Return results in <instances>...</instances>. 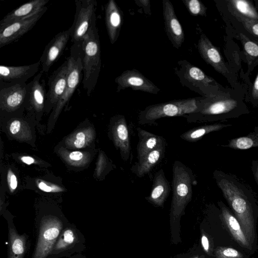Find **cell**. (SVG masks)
I'll list each match as a JSON object with an SVG mask.
<instances>
[{
  "instance_id": "obj_1",
  "label": "cell",
  "mask_w": 258,
  "mask_h": 258,
  "mask_svg": "<svg viewBox=\"0 0 258 258\" xmlns=\"http://www.w3.org/2000/svg\"><path fill=\"white\" fill-rule=\"evenodd\" d=\"M213 177L253 246L256 243L258 205L254 192L235 175L215 170Z\"/></svg>"
},
{
  "instance_id": "obj_2",
  "label": "cell",
  "mask_w": 258,
  "mask_h": 258,
  "mask_svg": "<svg viewBox=\"0 0 258 258\" xmlns=\"http://www.w3.org/2000/svg\"><path fill=\"white\" fill-rule=\"evenodd\" d=\"M197 183L191 169L181 161L175 160L172 166V197L169 213L171 240L173 244L181 242L180 219L191 201L193 186Z\"/></svg>"
},
{
  "instance_id": "obj_3",
  "label": "cell",
  "mask_w": 258,
  "mask_h": 258,
  "mask_svg": "<svg viewBox=\"0 0 258 258\" xmlns=\"http://www.w3.org/2000/svg\"><path fill=\"white\" fill-rule=\"evenodd\" d=\"M94 24L77 47L83 65V88L90 96L94 90L101 71V47L98 29Z\"/></svg>"
},
{
  "instance_id": "obj_4",
  "label": "cell",
  "mask_w": 258,
  "mask_h": 258,
  "mask_svg": "<svg viewBox=\"0 0 258 258\" xmlns=\"http://www.w3.org/2000/svg\"><path fill=\"white\" fill-rule=\"evenodd\" d=\"M69 224L59 212H41L35 219L36 240L31 258H48L59 234Z\"/></svg>"
},
{
  "instance_id": "obj_5",
  "label": "cell",
  "mask_w": 258,
  "mask_h": 258,
  "mask_svg": "<svg viewBox=\"0 0 258 258\" xmlns=\"http://www.w3.org/2000/svg\"><path fill=\"white\" fill-rule=\"evenodd\" d=\"M238 101L218 94L202 97L197 110L185 117L189 122L214 121L238 117L243 113Z\"/></svg>"
},
{
  "instance_id": "obj_6",
  "label": "cell",
  "mask_w": 258,
  "mask_h": 258,
  "mask_svg": "<svg viewBox=\"0 0 258 258\" xmlns=\"http://www.w3.org/2000/svg\"><path fill=\"white\" fill-rule=\"evenodd\" d=\"M202 97L174 100L150 105L141 111L138 115L140 124H154L156 120L163 117L186 116L195 112Z\"/></svg>"
},
{
  "instance_id": "obj_7",
  "label": "cell",
  "mask_w": 258,
  "mask_h": 258,
  "mask_svg": "<svg viewBox=\"0 0 258 258\" xmlns=\"http://www.w3.org/2000/svg\"><path fill=\"white\" fill-rule=\"evenodd\" d=\"M174 71L182 86L200 94L203 97L217 94L218 84L215 80L187 60H179Z\"/></svg>"
},
{
  "instance_id": "obj_8",
  "label": "cell",
  "mask_w": 258,
  "mask_h": 258,
  "mask_svg": "<svg viewBox=\"0 0 258 258\" xmlns=\"http://www.w3.org/2000/svg\"><path fill=\"white\" fill-rule=\"evenodd\" d=\"M76 13L74 22L69 28L72 46L78 47L91 27L96 23L95 0H75Z\"/></svg>"
},
{
  "instance_id": "obj_9",
  "label": "cell",
  "mask_w": 258,
  "mask_h": 258,
  "mask_svg": "<svg viewBox=\"0 0 258 258\" xmlns=\"http://www.w3.org/2000/svg\"><path fill=\"white\" fill-rule=\"evenodd\" d=\"M86 248L84 235L75 224L70 223L59 234L48 258L69 257Z\"/></svg>"
},
{
  "instance_id": "obj_10",
  "label": "cell",
  "mask_w": 258,
  "mask_h": 258,
  "mask_svg": "<svg viewBox=\"0 0 258 258\" xmlns=\"http://www.w3.org/2000/svg\"><path fill=\"white\" fill-rule=\"evenodd\" d=\"M114 81L117 85V92L128 88L153 94L161 92L156 85L136 69L123 72Z\"/></svg>"
},
{
  "instance_id": "obj_11",
  "label": "cell",
  "mask_w": 258,
  "mask_h": 258,
  "mask_svg": "<svg viewBox=\"0 0 258 258\" xmlns=\"http://www.w3.org/2000/svg\"><path fill=\"white\" fill-rule=\"evenodd\" d=\"M47 10L46 6L37 14L0 28V48L16 41L29 31Z\"/></svg>"
},
{
  "instance_id": "obj_12",
  "label": "cell",
  "mask_w": 258,
  "mask_h": 258,
  "mask_svg": "<svg viewBox=\"0 0 258 258\" xmlns=\"http://www.w3.org/2000/svg\"><path fill=\"white\" fill-rule=\"evenodd\" d=\"M40 62L22 66H0V89L26 83L38 71Z\"/></svg>"
},
{
  "instance_id": "obj_13",
  "label": "cell",
  "mask_w": 258,
  "mask_h": 258,
  "mask_svg": "<svg viewBox=\"0 0 258 258\" xmlns=\"http://www.w3.org/2000/svg\"><path fill=\"white\" fill-rule=\"evenodd\" d=\"M71 38L69 29L60 32L47 44L39 60L41 71L47 73L51 67L62 54Z\"/></svg>"
},
{
  "instance_id": "obj_14",
  "label": "cell",
  "mask_w": 258,
  "mask_h": 258,
  "mask_svg": "<svg viewBox=\"0 0 258 258\" xmlns=\"http://www.w3.org/2000/svg\"><path fill=\"white\" fill-rule=\"evenodd\" d=\"M8 228L7 258H25L30 248L29 235L19 234L12 216H6Z\"/></svg>"
},
{
  "instance_id": "obj_15",
  "label": "cell",
  "mask_w": 258,
  "mask_h": 258,
  "mask_svg": "<svg viewBox=\"0 0 258 258\" xmlns=\"http://www.w3.org/2000/svg\"><path fill=\"white\" fill-rule=\"evenodd\" d=\"M163 15L165 31L173 46L179 49L184 41V34L176 17L174 7L169 0H163Z\"/></svg>"
},
{
  "instance_id": "obj_16",
  "label": "cell",
  "mask_w": 258,
  "mask_h": 258,
  "mask_svg": "<svg viewBox=\"0 0 258 258\" xmlns=\"http://www.w3.org/2000/svg\"><path fill=\"white\" fill-rule=\"evenodd\" d=\"M198 49L202 58L217 72L224 76L228 74L229 71L222 56L204 33L201 35L198 41Z\"/></svg>"
},
{
  "instance_id": "obj_17",
  "label": "cell",
  "mask_w": 258,
  "mask_h": 258,
  "mask_svg": "<svg viewBox=\"0 0 258 258\" xmlns=\"http://www.w3.org/2000/svg\"><path fill=\"white\" fill-rule=\"evenodd\" d=\"M68 74V60L53 72L48 80V91L45 104L56 103L62 96L66 87Z\"/></svg>"
},
{
  "instance_id": "obj_18",
  "label": "cell",
  "mask_w": 258,
  "mask_h": 258,
  "mask_svg": "<svg viewBox=\"0 0 258 258\" xmlns=\"http://www.w3.org/2000/svg\"><path fill=\"white\" fill-rule=\"evenodd\" d=\"M220 216L233 238L243 248L251 250L253 246L244 233L241 226L235 215L222 201L218 202Z\"/></svg>"
},
{
  "instance_id": "obj_19",
  "label": "cell",
  "mask_w": 258,
  "mask_h": 258,
  "mask_svg": "<svg viewBox=\"0 0 258 258\" xmlns=\"http://www.w3.org/2000/svg\"><path fill=\"white\" fill-rule=\"evenodd\" d=\"M30 84H19L0 89V103L2 107L14 109L26 103Z\"/></svg>"
},
{
  "instance_id": "obj_20",
  "label": "cell",
  "mask_w": 258,
  "mask_h": 258,
  "mask_svg": "<svg viewBox=\"0 0 258 258\" xmlns=\"http://www.w3.org/2000/svg\"><path fill=\"white\" fill-rule=\"evenodd\" d=\"M115 146L118 148L121 158L127 161L132 151L127 122L124 116L118 115L114 119L112 129Z\"/></svg>"
},
{
  "instance_id": "obj_21",
  "label": "cell",
  "mask_w": 258,
  "mask_h": 258,
  "mask_svg": "<svg viewBox=\"0 0 258 258\" xmlns=\"http://www.w3.org/2000/svg\"><path fill=\"white\" fill-rule=\"evenodd\" d=\"M170 191V183L166 178L164 170L160 169L154 175L150 193L145 199L154 207L162 208Z\"/></svg>"
},
{
  "instance_id": "obj_22",
  "label": "cell",
  "mask_w": 258,
  "mask_h": 258,
  "mask_svg": "<svg viewBox=\"0 0 258 258\" xmlns=\"http://www.w3.org/2000/svg\"><path fill=\"white\" fill-rule=\"evenodd\" d=\"M49 0H34L24 4L6 15L0 21V28L32 16L46 7Z\"/></svg>"
},
{
  "instance_id": "obj_23",
  "label": "cell",
  "mask_w": 258,
  "mask_h": 258,
  "mask_svg": "<svg viewBox=\"0 0 258 258\" xmlns=\"http://www.w3.org/2000/svg\"><path fill=\"white\" fill-rule=\"evenodd\" d=\"M105 20L110 43L113 44L117 40L122 23L121 11L114 0H110L105 9Z\"/></svg>"
},
{
  "instance_id": "obj_24",
  "label": "cell",
  "mask_w": 258,
  "mask_h": 258,
  "mask_svg": "<svg viewBox=\"0 0 258 258\" xmlns=\"http://www.w3.org/2000/svg\"><path fill=\"white\" fill-rule=\"evenodd\" d=\"M166 145L159 147L136 162L131 168V172L140 178L149 173L164 157Z\"/></svg>"
},
{
  "instance_id": "obj_25",
  "label": "cell",
  "mask_w": 258,
  "mask_h": 258,
  "mask_svg": "<svg viewBox=\"0 0 258 258\" xmlns=\"http://www.w3.org/2000/svg\"><path fill=\"white\" fill-rule=\"evenodd\" d=\"M139 138L137 146L138 160L159 147L166 143L165 139L162 136L143 130L139 127L136 128Z\"/></svg>"
},
{
  "instance_id": "obj_26",
  "label": "cell",
  "mask_w": 258,
  "mask_h": 258,
  "mask_svg": "<svg viewBox=\"0 0 258 258\" xmlns=\"http://www.w3.org/2000/svg\"><path fill=\"white\" fill-rule=\"evenodd\" d=\"M230 124L214 123L204 125L188 130L180 136V138L188 142H195L201 140L204 136L231 126Z\"/></svg>"
},
{
  "instance_id": "obj_27",
  "label": "cell",
  "mask_w": 258,
  "mask_h": 258,
  "mask_svg": "<svg viewBox=\"0 0 258 258\" xmlns=\"http://www.w3.org/2000/svg\"><path fill=\"white\" fill-rule=\"evenodd\" d=\"M231 7L238 16L258 20V13L252 4L245 0H232L229 1Z\"/></svg>"
},
{
  "instance_id": "obj_28",
  "label": "cell",
  "mask_w": 258,
  "mask_h": 258,
  "mask_svg": "<svg viewBox=\"0 0 258 258\" xmlns=\"http://www.w3.org/2000/svg\"><path fill=\"white\" fill-rule=\"evenodd\" d=\"M222 146L238 150L258 147V138L252 132L246 136L232 139L227 144Z\"/></svg>"
},
{
  "instance_id": "obj_29",
  "label": "cell",
  "mask_w": 258,
  "mask_h": 258,
  "mask_svg": "<svg viewBox=\"0 0 258 258\" xmlns=\"http://www.w3.org/2000/svg\"><path fill=\"white\" fill-rule=\"evenodd\" d=\"M240 37L248 64L258 63V43L249 39L243 34H240Z\"/></svg>"
},
{
  "instance_id": "obj_30",
  "label": "cell",
  "mask_w": 258,
  "mask_h": 258,
  "mask_svg": "<svg viewBox=\"0 0 258 258\" xmlns=\"http://www.w3.org/2000/svg\"><path fill=\"white\" fill-rule=\"evenodd\" d=\"M214 258H244L239 251L229 247L218 246L213 252Z\"/></svg>"
},
{
  "instance_id": "obj_31",
  "label": "cell",
  "mask_w": 258,
  "mask_h": 258,
  "mask_svg": "<svg viewBox=\"0 0 258 258\" xmlns=\"http://www.w3.org/2000/svg\"><path fill=\"white\" fill-rule=\"evenodd\" d=\"M188 11L194 16H206L207 8L199 0H182Z\"/></svg>"
},
{
  "instance_id": "obj_32",
  "label": "cell",
  "mask_w": 258,
  "mask_h": 258,
  "mask_svg": "<svg viewBox=\"0 0 258 258\" xmlns=\"http://www.w3.org/2000/svg\"><path fill=\"white\" fill-rule=\"evenodd\" d=\"M201 243L205 253L210 257H213L214 249H213L212 242L208 235L203 231H202L201 232Z\"/></svg>"
},
{
  "instance_id": "obj_33",
  "label": "cell",
  "mask_w": 258,
  "mask_h": 258,
  "mask_svg": "<svg viewBox=\"0 0 258 258\" xmlns=\"http://www.w3.org/2000/svg\"><path fill=\"white\" fill-rule=\"evenodd\" d=\"M244 28L251 34L258 36V20L239 17Z\"/></svg>"
},
{
  "instance_id": "obj_34",
  "label": "cell",
  "mask_w": 258,
  "mask_h": 258,
  "mask_svg": "<svg viewBox=\"0 0 258 258\" xmlns=\"http://www.w3.org/2000/svg\"><path fill=\"white\" fill-rule=\"evenodd\" d=\"M85 143V135L83 132L78 133L74 142L75 146L78 148H82Z\"/></svg>"
},
{
  "instance_id": "obj_35",
  "label": "cell",
  "mask_w": 258,
  "mask_h": 258,
  "mask_svg": "<svg viewBox=\"0 0 258 258\" xmlns=\"http://www.w3.org/2000/svg\"><path fill=\"white\" fill-rule=\"evenodd\" d=\"M251 169L258 185V160H253L251 162Z\"/></svg>"
},
{
  "instance_id": "obj_36",
  "label": "cell",
  "mask_w": 258,
  "mask_h": 258,
  "mask_svg": "<svg viewBox=\"0 0 258 258\" xmlns=\"http://www.w3.org/2000/svg\"><path fill=\"white\" fill-rule=\"evenodd\" d=\"M21 126V122L18 120L13 121L10 126V131L13 134H16L20 130Z\"/></svg>"
},
{
  "instance_id": "obj_37",
  "label": "cell",
  "mask_w": 258,
  "mask_h": 258,
  "mask_svg": "<svg viewBox=\"0 0 258 258\" xmlns=\"http://www.w3.org/2000/svg\"><path fill=\"white\" fill-rule=\"evenodd\" d=\"M251 94L253 99H258V73L252 85Z\"/></svg>"
},
{
  "instance_id": "obj_38",
  "label": "cell",
  "mask_w": 258,
  "mask_h": 258,
  "mask_svg": "<svg viewBox=\"0 0 258 258\" xmlns=\"http://www.w3.org/2000/svg\"><path fill=\"white\" fill-rule=\"evenodd\" d=\"M83 154L79 151H74L71 153L69 155V158L73 161H79L83 158Z\"/></svg>"
},
{
  "instance_id": "obj_39",
  "label": "cell",
  "mask_w": 258,
  "mask_h": 258,
  "mask_svg": "<svg viewBox=\"0 0 258 258\" xmlns=\"http://www.w3.org/2000/svg\"><path fill=\"white\" fill-rule=\"evenodd\" d=\"M10 182L11 188L13 189H16L17 186V180L16 176L14 174L11 175Z\"/></svg>"
},
{
  "instance_id": "obj_40",
  "label": "cell",
  "mask_w": 258,
  "mask_h": 258,
  "mask_svg": "<svg viewBox=\"0 0 258 258\" xmlns=\"http://www.w3.org/2000/svg\"><path fill=\"white\" fill-rule=\"evenodd\" d=\"M38 187L40 189L46 192H49L52 190L51 187L47 185L45 183L42 182L39 183Z\"/></svg>"
},
{
  "instance_id": "obj_41",
  "label": "cell",
  "mask_w": 258,
  "mask_h": 258,
  "mask_svg": "<svg viewBox=\"0 0 258 258\" xmlns=\"http://www.w3.org/2000/svg\"><path fill=\"white\" fill-rule=\"evenodd\" d=\"M21 160L28 165L33 163L34 161V159L29 156H23L21 158Z\"/></svg>"
},
{
  "instance_id": "obj_42",
  "label": "cell",
  "mask_w": 258,
  "mask_h": 258,
  "mask_svg": "<svg viewBox=\"0 0 258 258\" xmlns=\"http://www.w3.org/2000/svg\"><path fill=\"white\" fill-rule=\"evenodd\" d=\"M189 258H206L204 254H190Z\"/></svg>"
},
{
  "instance_id": "obj_43",
  "label": "cell",
  "mask_w": 258,
  "mask_h": 258,
  "mask_svg": "<svg viewBox=\"0 0 258 258\" xmlns=\"http://www.w3.org/2000/svg\"><path fill=\"white\" fill-rule=\"evenodd\" d=\"M67 258H86V257L84 254H83L82 253H79V254H75L71 257H67Z\"/></svg>"
},
{
  "instance_id": "obj_44",
  "label": "cell",
  "mask_w": 258,
  "mask_h": 258,
  "mask_svg": "<svg viewBox=\"0 0 258 258\" xmlns=\"http://www.w3.org/2000/svg\"><path fill=\"white\" fill-rule=\"evenodd\" d=\"M253 132L256 135V136L258 138V125L255 127Z\"/></svg>"
},
{
  "instance_id": "obj_45",
  "label": "cell",
  "mask_w": 258,
  "mask_h": 258,
  "mask_svg": "<svg viewBox=\"0 0 258 258\" xmlns=\"http://www.w3.org/2000/svg\"><path fill=\"white\" fill-rule=\"evenodd\" d=\"M189 256H190V254H187V255L186 254V255H184L182 256L178 257L177 258H189Z\"/></svg>"
}]
</instances>
